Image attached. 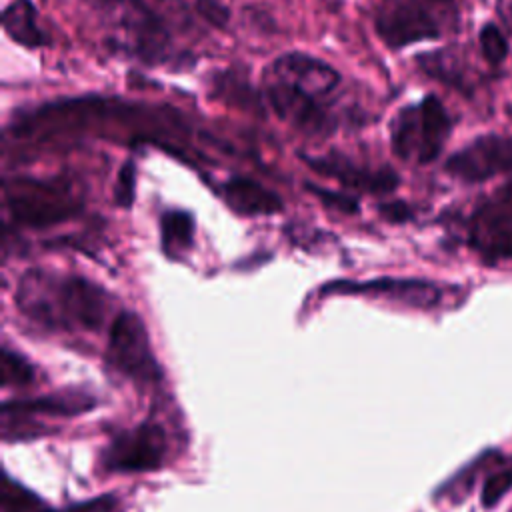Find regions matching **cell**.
<instances>
[{
  "instance_id": "6da1fadb",
  "label": "cell",
  "mask_w": 512,
  "mask_h": 512,
  "mask_svg": "<svg viewBox=\"0 0 512 512\" xmlns=\"http://www.w3.org/2000/svg\"><path fill=\"white\" fill-rule=\"evenodd\" d=\"M16 304L22 314L48 328L96 330L106 316L108 294L82 276L34 270L22 276Z\"/></svg>"
},
{
  "instance_id": "7a4b0ae2",
  "label": "cell",
  "mask_w": 512,
  "mask_h": 512,
  "mask_svg": "<svg viewBox=\"0 0 512 512\" xmlns=\"http://www.w3.org/2000/svg\"><path fill=\"white\" fill-rule=\"evenodd\" d=\"M458 8L460 0H376L374 26L384 44L404 48L440 38L456 22Z\"/></svg>"
},
{
  "instance_id": "3957f363",
  "label": "cell",
  "mask_w": 512,
  "mask_h": 512,
  "mask_svg": "<svg viewBox=\"0 0 512 512\" xmlns=\"http://www.w3.org/2000/svg\"><path fill=\"white\" fill-rule=\"evenodd\" d=\"M452 132V118L440 98L426 94L420 102L398 110L390 124V142L398 158L430 164Z\"/></svg>"
},
{
  "instance_id": "277c9868",
  "label": "cell",
  "mask_w": 512,
  "mask_h": 512,
  "mask_svg": "<svg viewBox=\"0 0 512 512\" xmlns=\"http://www.w3.org/2000/svg\"><path fill=\"white\" fill-rule=\"evenodd\" d=\"M4 200L12 220L28 228L54 226L76 216L82 208L80 198L62 180H6Z\"/></svg>"
},
{
  "instance_id": "5b68a950",
  "label": "cell",
  "mask_w": 512,
  "mask_h": 512,
  "mask_svg": "<svg viewBox=\"0 0 512 512\" xmlns=\"http://www.w3.org/2000/svg\"><path fill=\"white\" fill-rule=\"evenodd\" d=\"M106 360L118 372L136 382H154L160 378V368L150 348L148 330L134 312L116 314L110 326Z\"/></svg>"
},
{
  "instance_id": "8992f818",
  "label": "cell",
  "mask_w": 512,
  "mask_h": 512,
  "mask_svg": "<svg viewBox=\"0 0 512 512\" xmlns=\"http://www.w3.org/2000/svg\"><path fill=\"white\" fill-rule=\"evenodd\" d=\"M470 244L490 262L512 258V182L498 188L474 210Z\"/></svg>"
},
{
  "instance_id": "52a82bcc",
  "label": "cell",
  "mask_w": 512,
  "mask_h": 512,
  "mask_svg": "<svg viewBox=\"0 0 512 512\" xmlns=\"http://www.w3.org/2000/svg\"><path fill=\"white\" fill-rule=\"evenodd\" d=\"M264 96L282 122L306 136H328L336 126L326 102L290 84L264 76Z\"/></svg>"
},
{
  "instance_id": "ba28073f",
  "label": "cell",
  "mask_w": 512,
  "mask_h": 512,
  "mask_svg": "<svg viewBox=\"0 0 512 512\" xmlns=\"http://www.w3.org/2000/svg\"><path fill=\"white\" fill-rule=\"evenodd\" d=\"M444 170L468 184L490 180L512 172V138L502 134H484L454 152Z\"/></svg>"
},
{
  "instance_id": "9c48e42d",
  "label": "cell",
  "mask_w": 512,
  "mask_h": 512,
  "mask_svg": "<svg viewBox=\"0 0 512 512\" xmlns=\"http://www.w3.org/2000/svg\"><path fill=\"white\" fill-rule=\"evenodd\" d=\"M164 454V430L154 422H142L110 442L104 464L112 472H146L158 468L164 462Z\"/></svg>"
},
{
  "instance_id": "30bf717a",
  "label": "cell",
  "mask_w": 512,
  "mask_h": 512,
  "mask_svg": "<svg viewBox=\"0 0 512 512\" xmlns=\"http://www.w3.org/2000/svg\"><path fill=\"white\" fill-rule=\"evenodd\" d=\"M264 76L290 84L322 102H328L340 84V74L328 62L304 52H288L278 56L266 68Z\"/></svg>"
},
{
  "instance_id": "8fae6325",
  "label": "cell",
  "mask_w": 512,
  "mask_h": 512,
  "mask_svg": "<svg viewBox=\"0 0 512 512\" xmlns=\"http://www.w3.org/2000/svg\"><path fill=\"white\" fill-rule=\"evenodd\" d=\"M302 160L308 164L310 170L336 178L340 184L370 192V194H388L392 192L400 178L390 166H380V168H370V166H360L352 158H348L342 152H328L324 156H308L302 154Z\"/></svg>"
},
{
  "instance_id": "7c38bea8",
  "label": "cell",
  "mask_w": 512,
  "mask_h": 512,
  "mask_svg": "<svg viewBox=\"0 0 512 512\" xmlns=\"http://www.w3.org/2000/svg\"><path fill=\"white\" fill-rule=\"evenodd\" d=\"M120 40L132 54L148 62L162 58L168 46V34L162 22L140 2H128L122 8Z\"/></svg>"
},
{
  "instance_id": "4fadbf2b",
  "label": "cell",
  "mask_w": 512,
  "mask_h": 512,
  "mask_svg": "<svg viewBox=\"0 0 512 512\" xmlns=\"http://www.w3.org/2000/svg\"><path fill=\"white\" fill-rule=\"evenodd\" d=\"M324 292H368L396 298L416 308H432L440 302V288L426 280L414 278H378L370 282H332L322 288Z\"/></svg>"
},
{
  "instance_id": "5bb4252c",
  "label": "cell",
  "mask_w": 512,
  "mask_h": 512,
  "mask_svg": "<svg viewBox=\"0 0 512 512\" xmlns=\"http://www.w3.org/2000/svg\"><path fill=\"white\" fill-rule=\"evenodd\" d=\"M222 196L234 212L244 216L276 214L284 206L282 198L276 192L246 176L228 178L222 186Z\"/></svg>"
},
{
  "instance_id": "9a60e30c",
  "label": "cell",
  "mask_w": 512,
  "mask_h": 512,
  "mask_svg": "<svg viewBox=\"0 0 512 512\" xmlns=\"http://www.w3.org/2000/svg\"><path fill=\"white\" fill-rule=\"evenodd\" d=\"M94 398L84 392H60L40 398H24V400H12L4 402L2 414H44V416H76L82 412L92 410Z\"/></svg>"
},
{
  "instance_id": "2e32d148",
  "label": "cell",
  "mask_w": 512,
  "mask_h": 512,
  "mask_svg": "<svg viewBox=\"0 0 512 512\" xmlns=\"http://www.w3.org/2000/svg\"><path fill=\"white\" fill-rule=\"evenodd\" d=\"M4 32L26 48H40L50 42V36L38 24V12L30 0H12L2 10Z\"/></svg>"
},
{
  "instance_id": "e0dca14e",
  "label": "cell",
  "mask_w": 512,
  "mask_h": 512,
  "mask_svg": "<svg viewBox=\"0 0 512 512\" xmlns=\"http://www.w3.org/2000/svg\"><path fill=\"white\" fill-rule=\"evenodd\" d=\"M160 242L168 256H178L192 246L194 218L184 210H168L160 218Z\"/></svg>"
},
{
  "instance_id": "ac0fdd59",
  "label": "cell",
  "mask_w": 512,
  "mask_h": 512,
  "mask_svg": "<svg viewBox=\"0 0 512 512\" xmlns=\"http://www.w3.org/2000/svg\"><path fill=\"white\" fill-rule=\"evenodd\" d=\"M416 62L428 76H434L446 84H452V86L464 90L466 76L462 70V62L458 60L456 54H452L448 50L426 52V54H420L416 58Z\"/></svg>"
},
{
  "instance_id": "d6986e66",
  "label": "cell",
  "mask_w": 512,
  "mask_h": 512,
  "mask_svg": "<svg viewBox=\"0 0 512 512\" xmlns=\"http://www.w3.org/2000/svg\"><path fill=\"white\" fill-rule=\"evenodd\" d=\"M2 506L4 512H50L44 502H40L32 492L24 490L20 484L4 476L2 486Z\"/></svg>"
},
{
  "instance_id": "ffe728a7",
  "label": "cell",
  "mask_w": 512,
  "mask_h": 512,
  "mask_svg": "<svg viewBox=\"0 0 512 512\" xmlns=\"http://www.w3.org/2000/svg\"><path fill=\"white\" fill-rule=\"evenodd\" d=\"M478 42H480L482 56L486 58L488 64L498 66L506 60L508 42H506V36L502 34V30L494 22H488L482 26V30L478 34Z\"/></svg>"
},
{
  "instance_id": "44dd1931",
  "label": "cell",
  "mask_w": 512,
  "mask_h": 512,
  "mask_svg": "<svg viewBox=\"0 0 512 512\" xmlns=\"http://www.w3.org/2000/svg\"><path fill=\"white\" fill-rule=\"evenodd\" d=\"M34 380L32 366L12 352L10 348L2 350V382L4 386H24Z\"/></svg>"
},
{
  "instance_id": "7402d4cb",
  "label": "cell",
  "mask_w": 512,
  "mask_h": 512,
  "mask_svg": "<svg viewBox=\"0 0 512 512\" xmlns=\"http://www.w3.org/2000/svg\"><path fill=\"white\" fill-rule=\"evenodd\" d=\"M306 190L310 194H314L326 208L338 210L342 214H356L358 212V200L350 194L344 192H336V190H328L322 186H316L312 182H306Z\"/></svg>"
},
{
  "instance_id": "603a6c76",
  "label": "cell",
  "mask_w": 512,
  "mask_h": 512,
  "mask_svg": "<svg viewBox=\"0 0 512 512\" xmlns=\"http://www.w3.org/2000/svg\"><path fill=\"white\" fill-rule=\"evenodd\" d=\"M136 192V164L134 160H126L116 176L114 184V202L122 208H130Z\"/></svg>"
},
{
  "instance_id": "cb8c5ba5",
  "label": "cell",
  "mask_w": 512,
  "mask_h": 512,
  "mask_svg": "<svg viewBox=\"0 0 512 512\" xmlns=\"http://www.w3.org/2000/svg\"><path fill=\"white\" fill-rule=\"evenodd\" d=\"M512 488V464L506 466L504 470H498L494 474H490L484 482V488H482V504L486 508H492L496 506V502L508 494Z\"/></svg>"
},
{
  "instance_id": "d4e9b609",
  "label": "cell",
  "mask_w": 512,
  "mask_h": 512,
  "mask_svg": "<svg viewBox=\"0 0 512 512\" xmlns=\"http://www.w3.org/2000/svg\"><path fill=\"white\" fill-rule=\"evenodd\" d=\"M196 12L214 28H226L230 22V10L220 0H196Z\"/></svg>"
},
{
  "instance_id": "484cf974",
  "label": "cell",
  "mask_w": 512,
  "mask_h": 512,
  "mask_svg": "<svg viewBox=\"0 0 512 512\" xmlns=\"http://www.w3.org/2000/svg\"><path fill=\"white\" fill-rule=\"evenodd\" d=\"M380 214L390 222H406L412 218V208L402 200H394L380 204Z\"/></svg>"
},
{
  "instance_id": "4316f807",
  "label": "cell",
  "mask_w": 512,
  "mask_h": 512,
  "mask_svg": "<svg viewBox=\"0 0 512 512\" xmlns=\"http://www.w3.org/2000/svg\"><path fill=\"white\" fill-rule=\"evenodd\" d=\"M498 12L504 24L512 30V0H498Z\"/></svg>"
}]
</instances>
